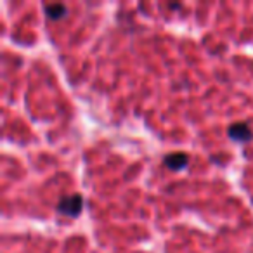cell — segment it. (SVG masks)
<instances>
[{"label":"cell","instance_id":"cell-1","mask_svg":"<svg viewBox=\"0 0 253 253\" xmlns=\"http://www.w3.org/2000/svg\"><path fill=\"white\" fill-rule=\"evenodd\" d=\"M56 208L59 213L66 215V217H78L84 208V198L80 194H70V196L63 198Z\"/></svg>","mask_w":253,"mask_h":253},{"label":"cell","instance_id":"cell-2","mask_svg":"<svg viewBox=\"0 0 253 253\" xmlns=\"http://www.w3.org/2000/svg\"><path fill=\"white\" fill-rule=\"evenodd\" d=\"M227 135L231 139H234V141L248 142V141H252V139H253V130L248 126V123L236 122L227 128Z\"/></svg>","mask_w":253,"mask_h":253},{"label":"cell","instance_id":"cell-3","mask_svg":"<svg viewBox=\"0 0 253 253\" xmlns=\"http://www.w3.org/2000/svg\"><path fill=\"white\" fill-rule=\"evenodd\" d=\"M187 163H189V156L186 153H170L163 158V165L170 170H180L187 167Z\"/></svg>","mask_w":253,"mask_h":253},{"label":"cell","instance_id":"cell-4","mask_svg":"<svg viewBox=\"0 0 253 253\" xmlns=\"http://www.w3.org/2000/svg\"><path fill=\"white\" fill-rule=\"evenodd\" d=\"M43 11H45L47 18L61 19V18H64V16H66V5L61 4V2H57V4H47Z\"/></svg>","mask_w":253,"mask_h":253},{"label":"cell","instance_id":"cell-5","mask_svg":"<svg viewBox=\"0 0 253 253\" xmlns=\"http://www.w3.org/2000/svg\"><path fill=\"white\" fill-rule=\"evenodd\" d=\"M169 7H170V9H179V7H180V5H179V4H170V5H169Z\"/></svg>","mask_w":253,"mask_h":253}]
</instances>
